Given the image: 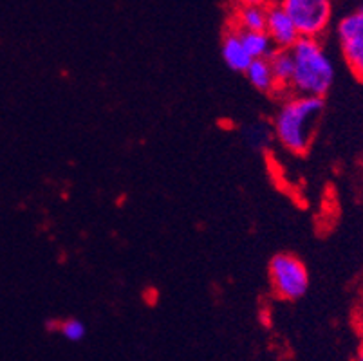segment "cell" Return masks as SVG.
Returning a JSON list of instances; mask_svg holds the SVG:
<instances>
[{
  "mask_svg": "<svg viewBox=\"0 0 363 361\" xmlns=\"http://www.w3.org/2000/svg\"><path fill=\"white\" fill-rule=\"evenodd\" d=\"M300 33V38H322L335 15V0H279Z\"/></svg>",
  "mask_w": 363,
  "mask_h": 361,
  "instance_id": "3",
  "label": "cell"
},
{
  "mask_svg": "<svg viewBox=\"0 0 363 361\" xmlns=\"http://www.w3.org/2000/svg\"><path fill=\"white\" fill-rule=\"evenodd\" d=\"M293 82L289 94L323 99L335 84V62L320 38H300L291 49Z\"/></svg>",
  "mask_w": 363,
  "mask_h": 361,
  "instance_id": "2",
  "label": "cell"
},
{
  "mask_svg": "<svg viewBox=\"0 0 363 361\" xmlns=\"http://www.w3.org/2000/svg\"><path fill=\"white\" fill-rule=\"evenodd\" d=\"M55 329L58 331L65 340H69V342H80V340L85 338V333H87L85 323L80 322V320H76V318H67L64 322L55 323Z\"/></svg>",
  "mask_w": 363,
  "mask_h": 361,
  "instance_id": "12",
  "label": "cell"
},
{
  "mask_svg": "<svg viewBox=\"0 0 363 361\" xmlns=\"http://www.w3.org/2000/svg\"><path fill=\"white\" fill-rule=\"evenodd\" d=\"M352 361H363V343H362V345H359L358 352H356L354 360H352Z\"/></svg>",
  "mask_w": 363,
  "mask_h": 361,
  "instance_id": "15",
  "label": "cell"
},
{
  "mask_svg": "<svg viewBox=\"0 0 363 361\" xmlns=\"http://www.w3.org/2000/svg\"><path fill=\"white\" fill-rule=\"evenodd\" d=\"M244 74L247 76V82L252 84V87L257 89L259 92H264V94H275V92H279L269 58L253 60Z\"/></svg>",
  "mask_w": 363,
  "mask_h": 361,
  "instance_id": "9",
  "label": "cell"
},
{
  "mask_svg": "<svg viewBox=\"0 0 363 361\" xmlns=\"http://www.w3.org/2000/svg\"><path fill=\"white\" fill-rule=\"evenodd\" d=\"M356 326H358L359 331L363 333V293L362 296H359L358 307H356Z\"/></svg>",
  "mask_w": 363,
  "mask_h": 361,
  "instance_id": "14",
  "label": "cell"
},
{
  "mask_svg": "<svg viewBox=\"0 0 363 361\" xmlns=\"http://www.w3.org/2000/svg\"><path fill=\"white\" fill-rule=\"evenodd\" d=\"M240 38H242L244 48H246L247 55L252 56V60H267L277 51L266 31L240 33Z\"/></svg>",
  "mask_w": 363,
  "mask_h": 361,
  "instance_id": "11",
  "label": "cell"
},
{
  "mask_svg": "<svg viewBox=\"0 0 363 361\" xmlns=\"http://www.w3.org/2000/svg\"><path fill=\"white\" fill-rule=\"evenodd\" d=\"M267 8H257V6H237L232 15V26L239 33H255L266 31Z\"/></svg>",
  "mask_w": 363,
  "mask_h": 361,
  "instance_id": "8",
  "label": "cell"
},
{
  "mask_svg": "<svg viewBox=\"0 0 363 361\" xmlns=\"http://www.w3.org/2000/svg\"><path fill=\"white\" fill-rule=\"evenodd\" d=\"M269 282L280 300L295 302L308 293L309 273L306 264L291 253H279L269 262Z\"/></svg>",
  "mask_w": 363,
  "mask_h": 361,
  "instance_id": "4",
  "label": "cell"
},
{
  "mask_svg": "<svg viewBox=\"0 0 363 361\" xmlns=\"http://www.w3.org/2000/svg\"><path fill=\"white\" fill-rule=\"evenodd\" d=\"M220 55H223V60L226 62L228 67L235 72H246V69L253 62L252 56L247 55L246 48H244L240 33L233 28L224 33L223 44H220Z\"/></svg>",
  "mask_w": 363,
  "mask_h": 361,
  "instance_id": "7",
  "label": "cell"
},
{
  "mask_svg": "<svg viewBox=\"0 0 363 361\" xmlns=\"http://www.w3.org/2000/svg\"><path fill=\"white\" fill-rule=\"evenodd\" d=\"M322 112L323 99L291 94L280 104L273 118L275 139L291 154H306L313 145Z\"/></svg>",
  "mask_w": 363,
  "mask_h": 361,
  "instance_id": "1",
  "label": "cell"
},
{
  "mask_svg": "<svg viewBox=\"0 0 363 361\" xmlns=\"http://www.w3.org/2000/svg\"><path fill=\"white\" fill-rule=\"evenodd\" d=\"M269 64H272V71L273 76H275L279 92H289L293 82V72H295L291 51H280V49H277L269 56Z\"/></svg>",
  "mask_w": 363,
  "mask_h": 361,
  "instance_id": "10",
  "label": "cell"
},
{
  "mask_svg": "<svg viewBox=\"0 0 363 361\" xmlns=\"http://www.w3.org/2000/svg\"><path fill=\"white\" fill-rule=\"evenodd\" d=\"M266 33L272 38L275 49H280V51H289L300 40L298 29L279 2L267 8Z\"/></svg>",
  "mask_w": 363,
  "mask_h": 361,
  "instance_id": "6",
  "label": "cell"
},
{
  "mask_svg": "<svg viewBox=\"0 0 363 361\" xmlns=\"http://www.w3.org/2000/svg\"><path fill=\"white\" fill-rule=\"evenodd\" d=\"M237 6H257V8H269L277 4L275 0H235Z\"/></svg>",
  "mask_w": 363,
  "mask_h": 361,
  "instance_id": "13",
  "label": "cell"
},
{
  "mask_svg": "<svg viewBox=\"0 0 363 361\" xmlns=\"http://www.w3.org/2000/svg\"><path fill=\"white\" fill-rule=\"evenodd\" d=\"M336 40L349 71L363 82V2L338 20Z\"/></svg>",
  "mask_w": 363,
  "mask_h": 361,
  "instance_id": "5",
  "label": "cell"
}]
</instances>
